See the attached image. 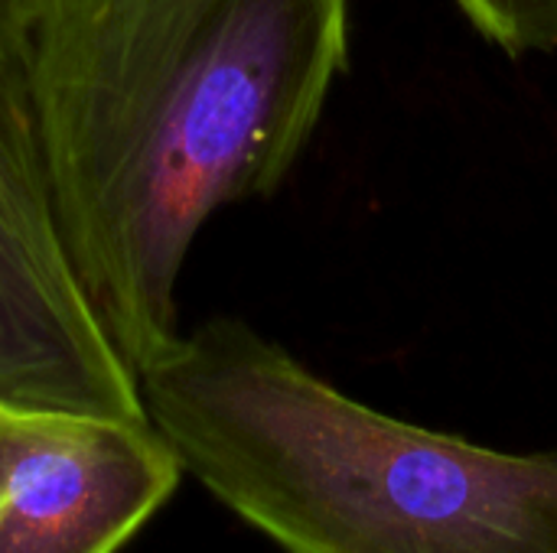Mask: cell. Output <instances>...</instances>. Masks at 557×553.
Masks as SVG:
<instances>
[{
	"label": "cell",
	"mask_w": 557,
	"mask_h": 553,
	"mask_svg": "<svg viewBox=\"0 0 557 553\" xmlns=\"http://www.w3.org/2000/svg\"><path fill=\"white\" fill-rule=\"evenodd\" d=\"M33 95L72 274L140 375L193 241L274 192L349 65V0H29Z\"/></svg>",
	"instance_id": "6da1fadb"
},
{
	"label": "cell",
	"mask_w": 557,
	"mask_h": 553,
	"mask_svg": "<svg viewBox=\"0 0 557 553\" xmlns=\"http://www.w3.org/2000/svg\"><path fill=\"white\" fill-rule=\"evenodd\" d=\"M137 388L183 473L284 553H557V450L395 420L242 319L180 332Z\"/></svg>",
	"instance_id": "7a4b0ae2"
},
{
	"label": "cell",
	"mask_w": 557,
	"mask_h": 553,
	"mask_svg": "<svg viewBox=\"0 0 557 553\" xmlns=\"http://www.w3.org/2000/svg\"><path fill=\"white\" fill-rule=\"evenodd\" d=\"M0 404L150 420L59 238L33 95L29 0H0Z\"/></svg>",
	"instance_id": "3957f363"
},
{
	"label": "cell",
	"mask_w": 557,
	"mask_h": 553,
	"mask_svg": "<svg viewBox=\"0 0 557 553\" xmlns=\"http://www.w3.org/2000/svg\"><path fill=\"white\" fill-rule=\"evenodd\" d=\"M180 476L176 453L150 420L16 411L0 553H117Z\"/></svg>",
	"instance_id": "277c9868"
},
{
	"label": "cell",
	"mask_w": 557,
	"mask_h": 553,
	"mask_svg": "<svg viewBox=\"0 0 557 553\" xmlns=\"http://www.w3.org/2000/svg\"><path fill=\"white\" fill-rule=\"evenodd\" d=\"M509 55L557 52V0H454Z\"/></svg>",
	"instance_id": "5b68a950"
},
{
	"label": "cell",
	"mask_w": 557,
	"mask_h": 553,
	"mask_svg": "<svg viewBox=\"0 0 557 553\" xmlns=\"http://www.w3.org/2000/svg\"><path fill=\"white\" fill-rule=\"evenodd\" d=\"M13 420H16V407L0 404V489H3V473H7V453H10Z\"/></svg>",
	"instance_id": "8992f818"
}]
</instances>
